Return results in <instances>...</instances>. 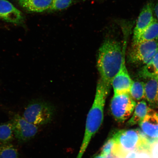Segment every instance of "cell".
Returning <instances> with one entry per match:
<instances>
[{
    "instance_id": "6da1fadb",
    "label": "cell",
    "mask_w": 158,
    "mask_h": 158,
    "mask_svg": "<svg viewBox=\"0 0 158 158\" xmlns=\"http://www.w3.org/2000/svg\"><path fill=\"white\" fill-rule=\"evenodd\" d=\"M125 49L114 40H106L99 49L97 66L100 78L109 88L111 82L121 68L125 60Z\"/></svg>"
},
{
    "instance_id": "7a4b0ae2",
    "label": "cell",
    "mask_w": 158,
    "mask_h": 158,
    "mask_svg": "<svg viewBox=\"0 0 158 158\" xmlns=\"http://www.w3.org/2000/svg\"><path fill=\"white\" fill-rule=\"evenodd\" d=\"M110 89L100 79L99 80L93 104L87 117L84 139L76 158H82L91 140L102 125L106 98Z\"/></svg>"
},
{
    "instance_id": "3957f363",
    "label": "cell",
    "mask_w": 158,
    "mask_h": 158,
    "mask_svg": "<svg viewBox=\"0 0 158 158\" xmlns=\"http://www.w3.org/2000/svg\"><path fill=\"white\" fill-rule=\"evenodd\" d=\"M114 145L112 153L124 158L130 152H145L150 154L151 145L139 129L122 130L113 136Z\"/></svg>"
},
{
    "instance_id": "277c9868",
    "label": "cell",
    "mask_w": 158,
    "mask_h": 158,
    "mask_svg": "<svg viewBox=\"0 0 158 158\" xmlns=\"http://www.w3.org/2000/svg\"><path fill=\"white\" fill-rule=\"evenodd\" d=\"M53 113V108L50 105L46 102L35 100L27 105L23 116L27 121L38 126L50 122Z\"/></svg>"
},
{
    "instance_id": "5b68a950",
    "label": "cell",
    "mask_w": 158,
    "mask_h": 158,
    "mask_svg": "<svg viewBox=\"0 0 158 158\" xmlns=\"http://www.w3.org/2000/svg\"><path fill=\"white\" fill-rule=\"evenodd\" d=\"M136 104L129 94H114L110 104L112 115L116 121L123 123L131 116Z\"/></svg>"
},
{
    "instance_id": "8992f818",
    "label": "cell",
    "mask_w": 158,
    "mask_h": 158,
    "mask_svg": "<svg viewBox=\"0 0 158 158\" xmlns=\"http://www.w3.org/2000/svg\"><path fill=\"white\" fill-rule=\"evenodd\" d=\"M158 51V40L132 44L128 53V59L132 64L145 65L152 60Z\"/></svg>"
},
{
    "instance_id": "52a82bcc",
    "label": "cell",
    "mask_w": 158,
    "mask_h": 158,
    "mask_svg": "<svg viewBox=\"0 0 158 158\" xmlns=\"http://www.w3.org/2000/svg\"><path fill=\"white\" fill-rule=\"evenodd\" d=\"M141 133L151 144L158 143V114L149 107L147 114L139 124Z\"/></svg>"
},
{
    "instance_id": "ba28073f",
    "label": "cell",
    "mask_w": 158,
    "mask_h": 158,
    "mask_svg": "<svg viewBox=\"0 0 158 158\" xmlns=\"http://www.w3.org/2000/svg\"><path fill=\"white\" fill-rule=\"evenodd\" d=\"M11 123L15 136L19 141H28L34 137L38 131L37 126L27 121L18 114L14 116Z\"/></svg>"
},
{
    "instance_id": "9c48e42d",
    "label": "cell",
    "mask_w": 158,
    "mask_h": 158,
    "mask_svg": "<svg viewBox=\"0 0 158 158\" xmlns=\"http://www.w3.org/2000/svg\"><path fill=\"white\" fill-rule=\"evenodd\" d=\"M153 9V3L149 2L142 9L134 30L133 44L139 42L141 35L152 22L154 19Z\"/></svg>"
},
{
    "instance_id": "30bf717a",
    "label": "cell",
    "mask_w": 158,
    "mask_h": 158,
    "mask_svg": "<svg viewBox=\"0 0 158 158\" xmlns=\"http://www.w3.org/2000/svg\"><path fill=\"white\" fill-rule=\"evenodd\" d=\"M133 81L128 73L124 61L121 69L114 76L111 82L114 94H129Z\"/></svg>"
},
{
    "instance_id": "8fae6325",
    "label": "cell",
    "mask_w": 158,
    "mask_h": 158,
    "mask_svg": "<svg viewBox=\"0 0 158 158\" xmlns=\"http://www.w3.org/2000/svg\"><path fill=\"white\" fill-rule=\"evenodd\" d=\"M0 19L7 22L20 23L23 20L22 13L7 0H0Z\"/></svg>"
},
{
    "instance_id": "7c38bea8",
    "label": "cell",
    "mask_w": 158,
    "mask_h": 158,
    "mask_svg": "<svg viewBox=\"0 0 158 158\" xmlns=\"http://www.w3.org/2000/svg\"><path fill=\"white\" fill-rule=\"evenodd\" d=\"M20 6L27 11L41 13L50 9L53 0H17Z\"/></svg>"
},
{
    "instance_id": "4fadbf2b",
    "label": "cell",
    "mask_w": 158,
    "mask_h": 158,
    "mask_svg": "<svg viewBox=\"0 0 158 158\" xmlns=\"http://www.w3.org/2000/svg\"><path fill=\"white\" fill-rule=\"evenodd\" d=\"M145 83V98L151 107L155 108L158 92V79H148Z\"/></svg>"
},
{
    "instance_id": "5bb4252c",
    "label": "cell",
    "mask_w": 158,
    "mask_h": 158,
    "mask_svg": "<svg viewBox=\"0 0 158 158\" xmlns=\"http://www.w3.org/2000/svg\"><path fill=\"white\" fill-rule=\"evenodd\" d=\"M149 107L145 101H140L136 104L134 113L131 118L127 122L128 126H133L139 124L147 114Z\"/></svg>"
},
{
    "instance_id": "9a60e30c",
    "label": "cell",
    "mask_w": 158,
    "mask_h": 158,
    "mask_svg": "<svg viewBox=\"0 0 158 158\" xmlns=\"http://www.w3.org/2000/svg\"><path fill=\"white\" fill-rule=\"evenodd\" d=\"M139 74L143 78L158 79V51L152 60L144 65Z\"/></svg>"
},
{
    "instance_id": "2e32d148",
    "label": "cell",
    "mask_w": 158,
    "mask_h": 158,
    "mask_svg": "<svg viewBox=\"0 0 158 158\" xmlns=\"http://www.w3.org/2000/svg\"><path fill=\"white\" fill-rule=\"evenodd\" d=\"M14 136L11 122L0 124V145L9 143Z\"/></svg>"
},
{
    "instance_id": "e0dca14e",
    "label": "cell",
    "mask_w": 158,
    "mask_h": 158,
    "mask_svg": "<svg viewBox=\"0 0 158 158\" xmlns=\"http://www.w3.org/2000/svg\"><path fill=\"white\" fill-rule=\"evenodd\" d=\"M158 21L154 18L152 22L141 35L139 43L158 40Z\"/></svg>"
},
{
    "instance_id": "ac0fdd59",
    "label": "cell",
    "mask_w": 158,
    "mask_h": 158,
    "mask_svg": "<svg viewBox=\"0 0 158 158\" xmlns=\"http://www.w3.org/2000/svg\"><path fill=\"white\" fill-rule=\"evenodd\" d=\"M129 94L135 101L143 99L145 98V83L133 81Z\"/></svg>"
},
{
    "instance_id": "d6986e66",
    "label": "cell",
    "mask_w": 158,
    "mask_h": 158,
    "mask_svg": "<svg viewBox=\"0 0 158 158\" xmlns=\"http://www.w3.org/2000/svg\"><path fill=\"white\" fill-rule=\"evenodd\" d=\"M0 158H19V153L16 148L11 144L1 145Z\"/></svg>"
},
{
    "instance_id": "ffe728a7",
    "label": "cell",
    "mask_w": 158,
    "mask_h": 158,
    "mask_svg": "<svg viewBox=\"0 0 158 158\" xmlns=\"http://www.w3.org/2000/svg\"><path fill=\"white\" fill-rule=\"evenodd\" d=\"M73 0H53L50 10L57 11L67 8L70 6Z\"/></svg>"
},
{
    "instance_id": "44dd1931",
    "label": "cell",
    "mask_w": 158,
    "mask_h": 158,
    "mask_svg": "<svg viewBox=\"0 0 158 158\" xmlns=\"http://www.w3.org/2000/svg\"><path fill=\"white\" fill-rule=\"evenodd\" d=\"M114 145V141L113 137H110L106 141L102 147L101 154L106 156L112 153Z\"/></svg>"
},
{
    "instance_id": "7402d4cb",
    "label": "cell",
    "mask_w": 158,
    "mask_h": 158,
    "mask_svg": "<svg viewBox=\"0 0 158 158\" xmlns=\"http://www.w3.org/2000/svg\"><path fill=\"white\" fill-rule=\"evenodd\" d=\"M150 154L153 158H158V143L152 144Z\"/></svg>"
},
{
    "instance_id": "603a6c76",
    "label": "cell",
    "mask_w": 158,
    "mask_h": 158,
    "mask_svg": "<svg viewBox=\"0 0 158 158\" xmlns=\"http://www.w3.org/2000/svg\"><path fill=\"white\" fill-rule=\"evenodd\" d=\"M138 152L137 151H133L130 152L125 156L124 158H138Z\"/></svg>"
},
{
    "instance_id": "cb8c5ba5",
    "label": "cell",
    "mask_w": 158,
    "mask_h": 158,
    "mask_svg": "<svg viewBox=\"0 0 158 158\" xmlns=\"http://www.w3.org/2000/svg\"><path fill=\"white\" fill-rule=\"evenodd\" d=\"M154 9V11H155L156 16L158 20V2L156 4Z\"/></svg>"
},
{
    "instance_id": "d4e9b609",
    "label": "cell",
    "mask_w": 158,
    "mask_h": 158,
    "mask_svg": "<svg viewBox=\"0 0 158 158\" xmlns=\"http://www.w3.org/2000/svg\"><path fill=\"white\" fill-rule=\"evenodd\" d=\"M94 158H106L104 156L100 154V155H98L95 156Z\"/></svg>"
},
{
    "instance_id": "484cf974",
    "label": "cell",
    "mask_w": 158,
    "mask_h": 158,
    "mask_svg": "<svg viewBox=\"0 0 158 158\" xmlns=\"http://www.w3.org/2000/svg\"><path fill=\"white\" fill-rule=\"evenodd\" d=\"M158 109V92L156 100L155 108Z\"/></svg>"
}]
</instances>
